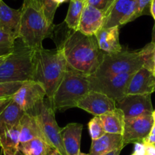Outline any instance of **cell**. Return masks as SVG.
I'll return each mask as SVG.
<instances>
[{
  "label": "cell",
  "mask_w": 155,
  "mask_h": 155,
  "mask_svg": "<svg viewBox=\"0 0 155 155\" xmlns=\"http://www.w3.org/2000/svg\"><path fill=\"white\" fill-rule=\"evenodd\" d=\"M50 38L62 51L69 68L87 76L97 69L104 52L100 50L95 35H86L70 29L64 22L61 25H53Z\"/></svg>",
  "instance_id": "6da1fadb"
},
{
  "label": "cell",
  "mask_w": 155,
  "mask_h": 155,
  "mask_svg": "<svg viewBox=\"0 0 155 155\" xmlns=\"http://www.w3.org/2000/svg\"><path fill=\"white\" fill-rule=\"evenodd\" d=\"M68 69L66 60L59 49L35 50L32 81L43 86L51 100Z\"/></svg>",
  "instance_id": "7a4b0ae2"
},
{
  "label": "cell",
  "mask_w": 155,
  "mask_h": 155,
  "mask_svg": "<svg viewBox=\"0 0 155 155\" xmlns=\"http://www.w3.org/2000/svg\"><path fill=\"white\" fill-rule=\"evenodd\" d=\"M153 47L154 44L150 42L139 50H122L116 53H104L97 69L92 75L104 77L123 73H134L143 66L152 70Z\"/></svg>",
  "instance_id": "3957f363"
},
{
  "label": "cell",
  "mask_w": 155,
  "mask_h": 155,
  "mask_svg": "<svg viewBox=\"0 0 155 155\" xmlns=\"http://www.w3.org/2000/svg\"><path fill=\"white\" fill-rule=\"evenodd\" d=\"M19 38L27 47L37 50L43 48L44 39L50 37L53 25L46 19L42 5L36 0H24Z\"/></svg>",
  "instance_id": "277c9868"
},
{
  "label": "cell",
  "mask_w": 155,
  "mask_h": 155,
  "mask_svg": "<svg viewBox=\"0 0 155 155\" xmlns=\"http://www.w3.org/2000/svg\"><path fill=\"white\" fill-rule=\"evenodd\" d=\"M90 91L88 76L71 69L66 72L51 100H48L54 110L77 107L78 102Z\"/></svg>",
  "instance_id": "5b68a950"
},
{
  "label": "cell",
  "mask_w": 155,
  "mask_h": 155,
  "mask_svg": "<svg viewBox=\"0 0 155 155\" xmlns=\"http://www.w3.org/2000/svg\"><path fill=\"white\" fill-rule=\"evenodd\" d=\"M35 50L22 45L15 48L0 65V82H25L32 80Z\"/></svg>",
  "instance_id": "8992f818"
},
{
  "label": "cell",
  "mask_w": 155,
  "mask_h": 155,
  "mask_svg": "<svg viewBox=\"0 0 155 155\" xmlns=\"http://www.w3.org/2000/svg\"><path fill=\"white\" fill-rule=\"evenodd\" d=\"M36 116L41 126L44 140L53 150H57L61 155H67L61 135V128L56 123L55 110L52 108L50 103L47 104L44 101Z\"/></svg>",
  "instance_id": "52a82bcc"
},
{
  "label": "cell",
  "mask_w": 155,
  "mask_h": 155,
  "mask_svg": "<svg viewBox=\"0 0 155 155\" xmlns=\"http://www.w3.org/2000/svg\"><path fill=\"white\" fill-rule=\"evenodd\" d=\"M134 73H123L104 77L90 75L88 76L90 91L102 93L117 101L126 95V90Z\"/></svg>",
  "instance_id": "ba28073f"
},
{
  "label": "cell",
  "mask_w": 155,
  "mask_h": 155,
  "mask_svg": "<svg viewBox=\"0 0 155 155\" xmlns=\"http://www.w3.org/2000/svg\"><path fill=\"white\" fill-rule=\"evenodd\" d=\"M47 94L43 86L31 80L23 82L12 99L25 113L36 116Z\"/></svg>",
  "instance_id": "9c48e42d"
},
{
  "label": "cell",
  "mask_w": 155,
  "mask_h": 155,
  "mask_svg": "<svg viewBox=\"0 0 155 155\" xmlns=\"http://www.w3.org/2000/svg\"><path fill=\"white\" fill-rule=\"evenodd\" d=\"M154 121L152 114L135 118H125L123 142L124 146L132 143L143 142L150 134Z\"/></svg>",
  "instance_id": "30bf717a"
},
{
  "label": "cell",
  "mask_w": 155,
  "mask_h": 155,
  "mask_svg": "<svg viewBox=\"0 0 155 155\" xmlns=\"http://www.w3.org/2000/svg\"><path fill=\"white\" fill-rule=\"evenodd\" d=\"M151 94H126L116 101V106L123 112L126 119L152 114Z\"/></svg>",
  "instance_id": "8fae6325"
},
{
  "label": "cell",
  "mask_w": 155,
  "mask_h": 155,
  "mask_svg": "<svg viewBox=\"0 0 155 155\" xmlns=\"http://www.w3.org/2000/svg\"><path fill=\"white\" fill-rule=\"evenodd\" d=\"M135 0H115L105 12L103 28L120 26L131 22Z\"/></svg>",
  "instance_id": "7c38bea8"
},
{
  "label": "cell",
  "mask_w": 155,
  "mask_h": 155,
  "mask_svg": "<svg viewBox=\"0 0 155 155\" xmlns=\"http://www.w3.org/2000/svg\"><path fill=\"white\" fill-rule=\"evenodd\" d=\"M77 107L96 116L112 111L116 106V101L106 94L90 91L78 102Z\"/></svg>",
  "instance_id": "4fadbf2b"
},
{
  "label": "cell",
  "mask_w": 155,
  "mask_h": 155,
  "mask_svg": "<svg viewBox=\"0 0 155 155\" xmlns=\"http://www.w3.org/2000/svg\"><path fill=\"white\" fill-rule=\"evenodd\" d=\"M155 76L151 70L141 67L132 76L126 94H151L154 92Z\"/></svg>",
  "instance_id": "5bb4252c"
},
{
  "label": "cell",
  "mask_w": 155,
  "mask_h": 155,
  "mask_svg": "<svg viewBox=\"0 0 155 155\" xmlns=\"http://www.w3.org/2000/svg\"><path fill=\"white\" fill-rule=\"evenodd\" d=\"M104 19L105 15L104 12L88 4H85L78 31L86 35H95L104 26Z\"/></svg>",
  "instance_id": "9a60e30c"
},
{
  "label": "cell",
  "mask_w": 155,
  "mask_h": 155,
  "mask_svg": "<svg viewBox=\"0 0 155 155\" xmlns=\"http://www.w3.org/2000/svg\"><path fill=\"white\" fill-rule=\"evenodd\" d=\"M21 9H14L0 0V30L17 40L19 38Z\"/></svg>",
  "instance_id": "2e32d148"
},
{
  "label": "cell",
  "mask_w": 155,
  "mask_h": 155,
  "mask_svg": "<svg viewBox=\"0 0 155 155\" xmlns=\"http://www.w3.org/2000/svg\"><path fill=\"white\" fill-rule=\"evenodd\" d=\"M83 125L68 123L61 129L62 141L67 155H79L81 153V138Z\"/></svg>",
  "instance_id": "e0dca14e"
},
{
  "label": "cell",
  "mask_w": 155,
  "mask_h": 155,
  "mask_svg": "<svg viewBox=\"0 0 155 155\" xmlns=\"http://www.w3.org/2000/svg\"><path fill=\"white\" fill-rule=\"evenodd\" d=\"M120 26L101 28L95 37L100 50L104 53H116L123 50L119 39Z\"/></svg>",
  "instance_id": "ac0fdd59"
},
{
  "label": "cell",
  "mask_w": 155,
  "mask_h": 155,
  "mask_svg": "<svg viewBox=\"0 0 155 155\" xmlns=\"http://www.w3.org/2000/svg\"><path fill=\"white\" fill-rule=\"evenodd\" d=\"M123 135L105 133L101 138L92 140L90 155H104L118 148H123Z\"/></svg>",
  "instance_id": "d6986e66"
},
{
  "label": "cell",
  "mask_w": 155,
  "mask_h": 155,
  "mask_svg": "<svg viewBox=\"0 0 155 155\" xmlns=\"http://www.w3.org/2000/svg\"><path fill=\"white\" fill-rule=\"evenodd\" d=\"M25 113L12 99L0 109V135L17 125Z\"/></svg>",
  "instance_id": "ffe728a7"
},
{
  "label": "cell",
  "mask_w": 155,
  "mask_h": 155,
  "mask_svg": "<svg viewBox=\"0 0 155 155\" xmlns=\"http://www.w3.org/2000/svg\"><path fill=\"white\" fill-rule=\"evenodd\" d=\"M20 143L26 142L36 138H44L37 116L25 113L20 120Z\"/></svg>",
  "instance_id": "44dd1931"
},
{
  "label": "cell",
  "mask_w": 155,
  "mask_h": 155,
  "mask_svg": "<svg viewBox=\"0 0 155 155\" xmlns=\"http://www.w3.org/2000/svg\"><path fill=\"white\" fill-rule=\"evenodd\" d=\"M100 116L104 124L106 133L123 135L125 126V116L120 109L116 107L112 111Z\"/></svg>",
  "instance_id": "7402d4cb"
},
{
  "label": "cell",
  "mask_w": 155,
  "mask_h": 155,
  "mask_svg": "<svg viewBox=\"0 0 155 155\" xmlns=\"http://www.w3.org/2000/svg\"><path fill=\"white\" fill-rule=\"evenodd\" d=\"M18 150L23 155H49L53 148L41 138H36L24 143H20Z\"/></svg>",
  "instance_id": "603a6c76"
},
{
  "label": "cell",
  "mask_w": 155,
  "mask_h": 155,
  "mask_svg": "<svg viewBox=\"0 0 155 155\" xmlns=\"http://www.w3.org/2000/svg\"><path fill=\"white\" fill-rule=\"evenodd\" d=\"M85 4V0H70L68 13L65 18V23L68 28L74 31L78 30L80 19Z\"/></svg>",
  "instance_id": "cb8c5ba5"
},
{
  "label": "cell",
  "mask_w": 155,
  "mask_h": 155,
  "mask_svg": "<svg viewBox=\"0 0 155 155\" xmlns=\"http://www.w3.org/2000/svg\"><path fill=\"white\" fill-rule=\"evenodd\" d=\"M20 122L0 135V147L18 150L20 144Z\"/></svg>",
  "instance_id": "d4e9b609"
},
{
  "label": "cell",
  "mask_w": 155,
  "mask_h": 155,
  "mask_svg": "<svg viewBox=\"0 0 155 155\" xmlns=\"http://www.w3.org/2000/svg\"><path fill=\"white\" fill-rule=\"evenodd\" d=\"M67 0H41L46 19L50 26L53 25L55 13L58 7Z\"/></svg>",
  "instance_id": "484cf974"
},
{
  "label": "cell",
  "mask_w": 155,
  "mask_h": 155,
  "mask_svg": "<svg viewBox=\"0 0 155 155\" xmlns=\"http://www.w3.org/2000/svg\"><path fill=\"white\" fill-rule=\"evenodd\" d=\"M15 39L0 30V56L8 55L14 50Z\"/></svg>",
  "instance_id": "4316f807"
},
{
  "label": "cell",
  "mask_w": 155,
  "mask_h": 155,
  "mask_svg": "<svg viewBox=\"0 0 155 155\" xmlns=\"http://www.w3.org/2000/svg\"><path fill=\"white\" fill-rule=\"evenodd\" d=\"M88 130L92 140H96L101 138L106 133L104 124L100 116H94L88 123Z\"/></svg>",
  "instance_id": "83f0119b"
},
{
  "label": "cell",
  "mask_w": 155,
  "mask_h": 155,
  "mask_svg": "<svg viewBox=\"0 0 155 155\" xmlns=\"http://www.w3.org/2000/svg\"><path fill=\"white\" fill-rule=\"evenodd\" d=\"M152 0H135L134 12L131 18V21L135 20L143 15L148 14L150 12Z\"/></svg>",
  "instance_id": "f1b7e54d"
},
{
  "label": "cell",
  "mask_w": 155,
  "mask_h": 155,
  "mask_svg": "<svg viewBox=\"0 0 155 155\" xmlns=\"http://www.w3.org/2000/svg\"><path fill=\"white\" fill-rule=\"evenodd\" d=\"M23 82H0V98L12 97Z\"/></svg>",
  "instance_id": "f546056e"
},
{
  "label": "cell",
  "mask_w": 155,
  "mask_h": 155,
  "mask_svg": "<svg viewBox=\"0 0 155 155\" xmlns=\"http://www.w3.org/2000/svg\"><path fill=\"white\" fill-rule=\"evenodd\" d=\"M86 4L91 5L105 12L108 5V0H86Z\"/></svg>",
  "instance_id": "4dcf8cb0"
},
{
  "label": "cell",
  "mask_w": 155,
  "mask_h": 155,
  "mask_svg": "<svg viewBox=\"0 0 155 155\" xmlns=\"http://www.w3.org/2000/svg\"><path fill=\"white\" fill-rule=\"evenodd\" d=\"M131 155H150L146 150L145 144L143 142L135 143V150Z\"/></svg>",
  "instance_id": "1f68e13d"
},
{
  "label": "cell",
  "mask_w": 155,
  "mask_h": 155,
  "mask_svg": "<svg viewBox=\"0 0 155 155\" xmlns=\"http://www.w3.org/2000/svg\"><path fill=\"white\" fill-rule=\"evenodd\" d=\"M3 155H23L19 150H13L9 148H2Z\"/></svg>",
  "instance_id": "d6a6232c"
},
{
  "label": "cell",
  "mask_w": 155,
  "mask_h": 155,
  "mask_svg": "<svg viewBox=\"0 0 155 155\" xmlns=\"http://www.w3.org/2000/svg\"><path fill=\"white\" fill-rule=\"evenodd\" d=\"M12 100V97H3L0 98V109L2 108L5 104H8L10 101Z\"/></svg>",
  "instance_id": "836d02e7"
},
{
  "label": "cell",
  "mask_w": 155,
  "mask_h": 155,
  "mask_svg": "<svg viewBox=\"0 0 155 155\" xmlns=\"http://www.w3.org/2000/svg\"><path fill=\"white\" fill-rule=\"evenodd\" d=\"M150 12L155 21V0H152L151 5H150Z\"/></svg>",
  "instance_id": "e575fe53"
},
{
  "label": "cell",
  "mask_w": 155,
  "mask_h": 155,
  "mask_svg": "<svg viewBox=\"0 0 155 155\" xmlns=\"http://www.w3.org/2000/svg\"><path fill=\"white\" fill-rule=\"evenodd\" d=\"M122 150H123V148L116 149V150H112V151L109 152V153H106V154H104V155H120V153H121Z\"/></svg>",
  "instance_id": "d590c367"
},
{
  "label": "cell",
  "mask_w": 155,
  "mask_h": 155,
  "mask_svg": "<svg viewBox=\"0 0 155 155\" xmlns=\"http://www.w3.org/2000/svg\"><path fill=\"white\" fill-rule=\"evenodd\" d=\"M151 43L155 44V25L153 28V31H152V38H151Z\"/></svg>",
  "instance_id": "8d00e7d4"
},
{
  "label": "cell",
  "mask_w": 155,
  "mask_h": 155,
  "mask_svg": "<svg viewBox=\"0 0 155 155\" xmlns=\"http://www.w3.org/2000/svg\"><path fill=\"white\" fill-rule=\"evenodd\" d=\"M149 135H153V136H155V123H153V126H152V129L151 130H150V134H149Z\"/></svg>",
  "instance_id": "74e56055"
},
{
  "label": "cell",
  "mask_w": 155,
  "mask_h": 155,
  "mask_svg": "<svg viewBox=\"0 0 155 155\" xmlns=\"http://www.w3.org/2000/svg\"><path fill=\"white\" fill-rule=\"evenodd\" d=\"M152 62H153V66L155 65V44H154V47H153V54H152Z\"/></svg>",
  "instance_id": "f35d334b"
},
{
  "label": "cell",
  "mask_w": 155,
  "mask_h": 155,
  "mask_svg": "<svg viewBox=\"0 0 155 155\" xmlns=\"http://www.w3.org/2000/svg\"><path fill=\"white\" fill-rule=\"evenodd\" d=\"M114 1L115 0H108V5H107V9H106L105 12L107 11V9H108V8L111 6V5L113 3V2H114ZM105 12H104V14H105Z\"/></svg>",
  "instance_id": "ab89813d"
},
{
  "label": "cell",
  "mask_w": 155,
  "mask_h": 155,
  "mask_svg": "<svg viewBox=\"0 0 155 155\" xmlns=\"http://www.w3.org/2000/svg\"><path fill=\"white\" fill-rule=\"evenodd\" d=\"M49 155H61V154L59 153V152L57 151V150H53L51 152H50V154H49Z\"/></svg>",
  "instance_id": "60d3db41"
},
{
  "label": "cell",
  "mask_w": 155,
  "mask_h": 155,
  "mask_svg": "<svg viewBox=\"0 0 155 155\" xmlns=\"http://www.w3.org/2000/svg\"><path fill=\"white\" fill-rule=\"evenodd\" d=\"M8 56V55H5V56H0V65H1V64L2 63V62H3V61L5 60V58H6Z\"/></svg>",
  "instance_id": "b9f144b4"
},
{
  "label": "cell",
  "mask_w": 155,
  "mask_h": 155,
  "mask_svg": "<svg viewBox=\"0 0 155 155\" xmlns=\"http://www.w3.org/2000/svg\"><path fill=\"white\" fill-rule=\"evenodd\" d=\"M152 116H153V121H154V123H155V110H153V113H152Z\"/></svg>",
  "instance_id": "7bdbcfd3"
},
{
  "label": "cell",
  "mask_w": 155,
  "mask_h": 155,
  "mask_svg": "<svg viewBox=\"0 0 155 155\" xmlns=\"http://www.w3.org/2000/svg\"><path fill=\"white\" fill-rule=\"evenodd\" d=\"M79 155H90V153H82V152H81V153H79Z\"/></svg>",
  "instance_id": "ee69618b"
},
{
  "label": "cell",
  "mask_w": 155,
  "mask_h": 155,
  "mask_svg": "<svg viewBox=\"0 0 155 155\" xmlns=\"http://www.w3.org/2000/svg\"><path fill=\"white\" fill-rule=\"evenodd\" d=\"M152 72H153V75L155 76V65H154V66H153V70H152Z\"/></svg>",
  "instance_id": "f6af8a7d"
},
{
  "label": "cell",
  "mask_w": 155,
  "mask_h": 155,
  "mask_svg": "<svg viewBox=\"0 0 155 155\" xmlns=\"http://www.w3.org/2000/svg\"><path fill=\"white\" fill-rule=\"evenodd\" d=\"M37 1H38V2H40L41 3V0H37Z\"/></svg>",
  "instance_id": "bcb514c9"
},
{
  "label": "cell",
  "mask_w": 155,
  "mask_h": 155,
  "mask_svg": "<svg viewBox=\"0 0 155 155\" xmlns=\"http://www.w3.org/2000/svg\"><path fill=\"white\" fill-rule=\"evenodd\" d=\"M152 145H153V146H154V147H155V144H152Z\"/></svg>",
  "instance_id": "7dc6e473"
},
{
  "label": "cell",
  "mask_w": 155,
  "mask_h": 155,
  "mask_svg": "<svg viewBox=\"0 0 155 155\" xmlns=\"http://www.w3.org/2000/svg\"><path fill=\"white\" fill-rule=\"evenodd\" d=\"M154 92H155V86H154Z\"/></svg>",
  "instance_id": "c3c4849f"
},
{
  "label": "cell",
  "mask_w": 155,
  "mask_h": 155,
  "mask_svg": "<svg viewBox=\"0 0 155 155\" xmlns=\"http://www.w3.org/2000/svg\"><path fill=\"white\" fill-rule=\"evenodd\" d=\"M85 1H86V0H85Z\"/></svg>",
  "instance_id": "681fc988"
}]
</instances>
